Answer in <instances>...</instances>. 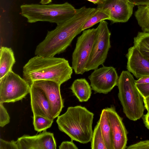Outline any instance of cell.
Segmentation results:
<instances>
[{
  "label": "cell",
  "mask_w": 149,
  "mask_h": 149,
  "mask_svg": "<svg viewBox=\"0 0 149 149\" xmlns=\"http://www.w3.org/2000/svg\"><path fill=\"white\" fill-rule=\"evenodd\" d=\"M96 9L84 6L76 9L75 15L56 28L48 31L45 39L36 46V56L54 57L65 51L75 37L80 33L84 23L94 14Z\"/></svg>",
  "instance_id": "cell-1"
},
{
  "label": "cell",
  "mask_w": 149,
  "mask_h": 149,
  "mask_svg": "<svg viewBox=\"0 0 149 149\" xmlns=\"http://www.w3.org/2000/svg\"><path fill=\"white\" fill-rule=\"evenodd\" d=\"M73 69L64 58L36 56L24 66L23 77L30 85L42 80L53 81L61 85L71 78Z\"/></svg>",
  "instance_id": "cell-2"
},
{
  "label": "cell",
  "mask_w": 149,
  "mask_h": 149,
  "mask_svg": "<svg viewBox=\"0 0 149 149\" xmlns=\"http://www.w3.org/2000/svg\"><path fill=\"white\" fill-rule=\"evenodd\" d=\"M94 114L81 106L69 107L66 112L57 117L59 129L71 140L86 143L91 140Z\"/></svg>",
  "instance_id": "cell-3"
},
{
  "label": "cell",
  "mask_w": 149,
  "mask_h": 149,
  "mask_svg": "<svg viewBox=\"0 0 149 149\" xmlns=\"http://www.w3.org/2000/svg\"><path fill=\"white\" fill-rule=\"evenodd\" d=\"M21 14L29 23L47 22L60 24L72 17L76 9L68 2L60 4H30L20 6Z\"/></svg>",
  "instance_id": "cell-4"
},
{
  "label": "cell",
  "mask_w": 149,
  "mask_h": 149,
  "mask_svg": "<svg viewBox=\"0 0 149 149\" xmlns=\"http://www.w3.org/2000/svg\"><path fill=\"white\" fill-rule=\"evenodd\" d=\"M131 73L123 71L119 77L118 97L123 112L130 120L135 121L143 116L145 107L143 98L137 89Z\"/></svg>",
  "instance_id": "cell-5"
},
{
  "label": "cell",
  "mask_w": 149,
  "mask_h": 149,
  "mask_svg": "<svg viewBox=\"0 0 149 149\" xmlns=\"http://www.w3.org/2000/svg\"><path fill=\"white\" fill-rule=\"evenodd\" d=\"M0 80V103L15 102L30 93L29 84L12 70Z\"/></svg>",
  "instance_id": "cell-6"
},
{
  "label": "cell",
  "mask_w": 149,
  "mask_h": 149,
  "mask_svg": "<svg viewBox=\"0 0 149 149\" xmlns=\"http://www.w3.org/2000/svg\"><path fill=\"white\" fill-rule=\"evenodd\" d=\"M107 22H100L96 29L95 40L91 54L87 64L86 72L98 68L103 65L111 48V33Z\"/></svg>",
  "instance_id": "cell-7"
},
{
  "label": "cell",
  "mask_w": 149,
  "mask_h": 149,
  "mask_svg": "<svg viewBox=\"0 0 149 149\" xmlns=\"http://www.w3.org/2000/svg\"><path fill=\"white\" fill-rule=\"evenodd\" d=\"M96 32V28L84 30L77 39L72 55V67L76 74H82L86 72Z\"/></svg>",
  "instance_id": "cell-8"
},
{
  "label": "cell",
  "mask_w": 149,
  "mask_h": 149,
  "mask_svg": "<svg viewBox=\"0 0 149 149\" xmlns=\"http://www.w3.org/2000/svg\"><path fill=\"white\" fill-rule=\"evenodd\" d=\"M119 77L115 68L103 65L94 70L88 77L92 89L95 93L107 94L117 86Z\"/></svg>",
  "instance_id": "cell-9"
},
{
  "label": "cell",
  "mask_w": 149,
  "mask_h": 149,
  "mask_svg": "<svg viewBox=\"0 0 149 149\" xmlns=\"http://www.w3.org/2000/svg\"><path fill=\"white\" fill-rule=\"evenodd\" d=\"M135 6L129 2L106 0L98 5L96 9L104 13L113 23L127 22L132 16Z\"/></svg>",
  "instance_id": "cell-10"
},
{
  "label": "cell",
  "mask_w": 149,
  "mask_h": 149,
  "mask_svg": "<svg viewBox=\"0 0 149 149\" xmlns=\"http://www.w3.org/2000/svg\"><path fill=\"white\" fill-rule=\"evenodd\" d=\"M32 84L43 91L49 103L54 118L57 117L64 107L60 92L61 85L49 80H37Z\"/></svg>",
  "instance_id": "cell-11"
},
{
  "label": "cell",
  "mask_w": 149,
  "mask_h": 149,
  "mask_svg": "<svg viewBox=\"0 0 149 149\" xmlns=\"http://www.w3.org/2000/svg\"><path fill=\"white\" fill-rule=\"evenodd\" d=\"M16 141L18 149H56L57 147L53 134L46 130L33 136L24 135Z\"/></svg>",
  "instance_id": "cell-12"
},
{
  "label": "cell",
  "mask_w": 149,
  "mask_h": 149,
  "mask_svg": "<svg viewBox=\"0 0 149 149\" xmlns=\"http://www.w3.org/2000/svg\"><path fill=\"white\" fill-rule=\"evenodd\" d=\"M110 124L113 149L126 148L127 132L123 119L113 106L106 108Z\"/></svg>",
  "instance_id": "cell-13"
},
{
  "label": "cell",
  "mask_w": 149,
  "mask_h": 149,
  "mask_svg": "<svg viewBox=\"0 0 149 149\" xmlns=\"http://www.w3.org/2000/svg\"><path fill=\"white\" fill-rule=\"evenodd\" d=\"M126 56L127 59V69L137 79L149 76V60L136 47H130Z\"/></svg>",
  "instance_id": "cell-14"
},
{
  "label": "cell",
  "mask_w": 149,
  "mask_h": 149,
  "mask_svg": "<svg viewBox=\"0 0 149 149\" xmlns=\"http://www.w3.org/2000/svg\"><path fill=\"white\" fill-rule=\"evenodd\" d=\"M29 93L33 116H40L54 120L49 103L43 91L32 84L30 85Z\"/></svg>",
  "instance_id": "cell-15"
},
{
  "label": "cell",
  "mask_w": 149,
  "mask_h": 149,
  "mask_svg": "<svg viewBox=\"0 0 149 149\" xmlns=\"http://www.w3.org/2000/svg\"><path fill=\"white\" fill-rule=\"evenodd\" d=\"M74 95L80 102L87 101L92 93V88L84 78L77 79L73 82L70 87Z\"/></svg>",
  "instance_id": "cell-16"
},
{
  "label": "cell",
  "mask_w": 149,
  "mask_h": 149,
  "mask_svg": "<svg viewBox=\"0 0 149 149\" xmlns=\"http://www.w3.org/2000/svg\"><path fill=\"white\" fill-rule=\"evenodd\" d=\"M15 62L12 49L6 47H1L0 49V79L12 70L13 67Z\"/></svg>",
  "instance_id": "cell-17"
},
{
  "label": "cell",
  "mask_w": 149,
  "mask_h": 149,
  "mask_svg": "<svg viewBox=\"0 0 149 149\" xmlns=\"http://www.w3.org/2000/svg\"><path fill=\"white\" fill-rule=\"evenodd\" d=\"M98 121L107 149H113L111 126L106 108L102 110Z\"/></svg>",
  "instance_id": "cell-18"
},
{
  "label": "cell",
  "mask_w": 149,
  "mask_h": 149,
  "mask_svg": "<svg viewBox=\"0 0 149 149\" xmlns=\"http://www.w3.org/2000/svg\"><path fill=\"white\" fill-rule=\"evenodd\" d=\"M134 15L142 32H149V4L137 6Z\"/></svg>",
  "instance_id": "cell-19"
},
{
  "label": "cell",
  "mask_w": 149,
  "mask_h": 149,
  "mask_svg": "<svg viewBox=\"0 0 149 149\" xmlns=\"http://www.w3.org/2000/svg\"><path fill=\"white\" fill-rule=\"evenodd\" d=\"M133 43L134 46L149 60V32H138Z\"/></svg>",
  "instance_id": "cell-20"
},
{
  "label": "cell",
  "mask_w": 149,
  "mask_h": 149,
  "mask_svg": "<svg viewBox=\"0 0 149 149\" xmlns=\"http://www.w3.org/2000/svg\"><path fill=\"white\" fill-rule=\"evenodd\" d=\"M91 142L92 149H107L101 131L99 121L95 126Z\"/></svg>",
  "instance_id": "cell-21"
},
{
  "label": "cell",
  "mask_w": 149,
  "mask_h": 149,
  "mask_svg": "<svg viewBox=\"0 0 149 149\" xmlns=\"http://www.w3.org/2000/svg\"><path fill=\"white\" fill-rule=\"evenodd\" d=\"M109 17L102 11L96 9L94 15L84 24L82 30L88 29L99 22L105 19L109 20Z\"/></svg>",
  "instance_id": "cell-22"
},
{
  "label": "cell",
  "mask_w": 149,
  "mask_h": 149,
  "mask_svg": "<svg viewBox=\"0 0 149 149\" xmlns=\"http://www.w3.org/2000/svg\"><path fill=\"white\" fill-rule=\"evenodd\" d=\"M54 120L40 116H33V123L34 130L38 132L46 130L50 127Z\"/></svg>",
  "instance_id": "cell-23"
},
{
  "label": "cell",
  "mask_w": 149,
  "mask_h": 149,
  "mask_svg": "<svg viewBox=\"0 0 149 149\" xmlns=\"http://www.w3.org/2000/svg\"><path fill=\"white\" fill-rule=\"evenodd\" d=\"M3 103H0V126L3 127L8 124L10 121V117Z\"/></svg>",
  "instance_id": "cell-24"
},
{
  "label": "cell",
  "mask_w": 149,
  "mask_h": 149,
  "mask_svg": "<svg viewBox=\"0 0 149 149\" xmlns=\"http://www.w3.org/2000/svg\"><path fill=\"white\" fill-rule=\"evenodd\" d=\"M0 149H18L16 141H7L0 139Z\"/></svg>",
  "instance_id": "cell-25"
},
{
  "label": "cell",
  "mask_w": 149,
  "mask_h": 149,
  "mask_svg": "<svg viewBox=\"0 0 149 149\" xmlns=\"http://www.w3.org/2000/svg\"><path fill=\"white\" fill-rule=\"evenodd\" d=\"M127 149H149V140L141 141L127 147Z\"/></svg>",
  "instance_id": "cell-26"
},
{
  "label": "cell",
  "mask_w": 149,
  "mask_h": 149,
  "mask_svg": "<svg viewBox=\"0 0 149 149\" xmlns=\"http://www.w3.org/2000/svg\"><path fill=\"white\" fill-rule=\"evenodd\" d=\"M136 86L143 98L149 96V83L137 84Z\"/></svg>",
  "instance_id": "cell-27"
},
{
  "label": "cell",
  "mask_w": 149,
  "mask_h": 149,
  "mask_svg": "<svg viewBox=\"0 0 149 149\" xmlns=\"http://www.w3.org/2000/svg\"><path fill=\"white\" fill-rule=\"evenodd\" d=\"M73 140L70 141H63L59 146V149H78V148L73 142Z\"/></svg>",
  "instance_id": "cell-28"
},
{
  "label": "cell",
  "mask_w": 149,
  "mask_h": 149,
  "mask_svg": "<svg viewBox=\"0 0 149 149\" xmlns=\"http://www.w3.org/2000/svg\"><path fill=\"white\" fill-rule=\"evenodd\" d=\"M129 1L134 6H138L149 4V0H129Z\"/></svg>",
  "instance_id": "cell-29"
},
{
  "label": "cell",
  "mask_w": 149,
  "mask_h": 149,
  "mask_svg": "<svg viewBox=\"0 0 149 149\" xmlns=\"http://www.w3.org/2000/svg\"><path fill=\"white\" fill-rule=\"evenodd\" d=\"M135 84H145L149 83V76L143 77L135 80Z\"/></svg>",
  "instance_id": "cell-30"
},
{
  "label": "cell",
  "mask_w": 149,
  "mask_h": 149,
  "mask_svg": "<svg viewBox=\"0 0 149 149\" xmlns=\"http://www.w3.org/2000/svg\"><path fill=\"white\" fill-rule=\"evenodd\" d=\"M143 119L145 126L147 128L149 127V112L143 115Z\"/></svg>",
  "instance_id": "cell-31"
},
{
  "label": "cell",
  "mask_w": 149,
  "mask_h": 149,
  "mask_svg": "<svg viewBox=\"0 0 149 149\" xmlns=\"http://www.w3.org/2000/svg\"><path fill=\"white\" fill-rule=\"evenodd\" d=\"M145 108L147 112H149V96L145 98H143Z\"/></svg>",
  "instance_id": "cell-32"
},
{
  "label": "cell",
  "mask_w": 149,
  "mask_h": 149,
  "mask_svg": "<svg viewBox=\"0 0 149 149\" xmlns=\"http://www.w3.org/2000/svg\"><path fill=\"white\" fill-rule=\"evenodd\" d=\"M91 2L94 4H96L98 5L102 3L106 0H87Z\"/></svg>",
  "instance_id": "cell-33"
},
{
  "label": "cell",
  "mask_w": 149,
  "mask_h": 149,
  "mask_svg": "<svg viewBox=\"0 0 149 149\" xmlns=\"http://www.w3.org/2000/svg\"><path fill=\"white\" fill-rule=\"evenodd\" d=\"M52 0H41L40 3L41 4H46L51 2Z\"/></svg>",
  "instance_id": "cell-34"
},
{
  "label": "cell",
  "mask_w": 149,
  "mask_h": 149,
  "mask_svg": "<svg viewBox=\"0 0 149 149\" xmlns=\"http://www.w3.org/2000/svg\"><path fill=\"white\" fill-rule=\"evenodd\" d=\"M118 0L123 1H124V2H129V0Z\"/></svg>",
  "instance_id": "cell-35"
},
{
  "label": "cell",
  "mask_w": 149,
  "mask_h": 149,
  "mask_svg": "<svg viewBox=\"0 0 149 149\" xmlns=\"http://www.w3.org/2000/svg\"><path fill=\"white\" fill-rule=\"evenodd\" d=\"M148 128V130H149V127H148V128Z\"/></svg>",
  "instance_id": "cell-36"
}]
</instances>
